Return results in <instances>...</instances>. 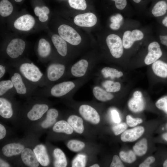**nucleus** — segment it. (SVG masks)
<instances>
[{
	"label": "nucleus",
	"mask_w": 167,
	"mask_h": 167,
	"mask_svg": "<svg viewBox=\"0 0 167 167\" xmlns=\"http://www.w3.org/2000/svg\"><path fill=\"white\" fill-rule=\"evenodd\" d=\"M90 167H100L99 165L97 164H95L90 166Z\"/></svg>",
	"instance_id": "obj_58"
},
{
	"label": "nucleus",
	"mask_w": 167,
	"mask_h": 167,
	"mask_svg": "<svg viewBox=\"0 0 167 167\" xmlns=\"http://www.w3.org/2000/svg\"><path fill=\"white\" fill-rule=\"evenodd\" d=\"M122 19V16L119 14L112 16L110 19V21L112 23L117 24H120Z\"/></svg>",
	"instance_id": "obj_47"
},
{
	"label": "nucleus",
	"mask_w": 167,
	"mask_h": 167,
	"mask_svg": "<svg viewBox=\"0 0 167 167\" xmlns=\"http://www.w3.org/2000/svg\"><path fill=\"white\" fill-rule=\"evenodd\" d=\"M119 156L122 161L128 163H132L136 160L135 154L132 150L127 152L121 151L119 153Z\"/></svg>",
	"instance_id": "obj_33"
},
{
	"label": "nucleus",
	"mask_w": 167,
	"mask_h": 167,
	"mask_svg": "<svg viewBox=\"0 0 167 167\" xmlns=\"http://www.w3.org/2000/svg\"><path fill=\"white\" fill-rule=\"evenodd\" d=\"M68 2L70 6L75 9L84 10L87 7L85 0H68Z\"/></svg>",
	"instance_id": "obj_36"
},
{
	"label": "nucleus",
	"mask_w": 167,
	"mask_h": 167,
	"mask_svg": "<svg viewBox=\"0 0 167 167\" xmlns=\"http://www.w3.org/2000/svg\"><path fill=\"white\" fill-rule=\"evenodd\" d=\"M86 156L85 155L79 154L73 160L72 166L73 167H84L85 166Z\"/></svg>",
	"instance_id": "obj_37"
},
{
	"label": "nucleus",
	"mask_w": 167,
	"mask_h": 167,
	"mask_svg": "<svg viewBox=\"0 0 167 167\" xmlns=\"http://www.w3.org/2000/svg\"><path fill=\"white\" fill-rule=\"evenodd\" d=\"M152 68L157 76L163 78L167 77V63L157 60L152 63Z\"/></svg>",
	"instance_id": "obj_23"
},
{
	"label": "nucleus",
	"mask_w": 167,
	"mask_h": 167,
	"mask_svg": "<svg viewBox=\"0 0 167 167\" xmlns=\"http://www.w3.org/2000/svg\"><path fill=\"white\" fill-rule=\"evenodd\" d=\"M14 88L11 79L2 80L0 82V96H2L7 91Z\"/></svg>",
	"instance_id": "obj_35"
},
{
	"label": "nucleus",
	"mask_w": 167,
	"mask_h": 167,
	"mask_svg": "<svg viewBox=\"0 0 167 167\" xmlns=\"http://www.w3.org/2000/svg\"><path fill=\"white\" fill-rule=\"evenodd\" d=\"M111 113L113 121L117 123H120L121 119L118 111L116 110H113L111 111Z\"/></svg>",
	"instance_id": "obj_48"
},
{
	"label": "nucleus",
	"mask_w": 167,
	"mask_h": 167,
	"mask_svg": "<svg viewBox=\"0 0 167 167\" xmlns=\"http://www.w3.org/2000/svg\"><path fill=\"white\" fill-rule=\"evenodd\" d=\"M163 166L164 167H167V159L165 161L163 164Z\"/></svg>",
	"instance_id": "obj_57"
},
{
	"label": "nucleus",
	"mask_w": 167,
	"mask_h": 167,
	"mask_svg": "<svg viewBox=\"0 0 167 167\" xmlns=\"http://www.w3.org/2000/svg\"><path fill=\"white\" fill-rule=\"evenodd\" d=\"M159 37L161 43L167 47V35H160Z\"/></svg>",
	"instance_id": "obj_51"
},
{
	"label": "nucleus",
	"mask_w": 167,
	"mask_h": 167,
	"mask_svg": "<svg viewBox=\"0 0 167 167\" xmlns=\"http://www.w3.org/2000/svg\"><path fill=\"white\" fill-rule=\"evenodd\" d=\"M33 151L39 163L41 165L46 166L49 164V158L44 145L41 144L38 145Z\"/></svg>",
	"instance_id": "obj_17"
},
{
	"label": "nucleus",
	"mask_w": 167,
	"mask_h": 167,
	"mask_svg": "<svg viewBox=\"0 0 167 167\" xmlns=\"http://www.w3.org/2000/svg\"><path fill=\"white\" fill-rule=\"evenodd\" d=\"M13 9L12 4L8 0H2L0 2V14L5 17L10 15Z\"/></svg>",
	"instance_id": "obj_31"
},
{
	"label": "nucleus",
	"mask_w": 167,
	"mask_h": 167,
	"mask_svg": "<svg viewBox=\"0 0 167 167\" xmlns=\"http://www.w3.org/2000/svg\"><path fill=\"white\" fill-rule=\"evenodd\" d=\"M67 122L77 133L82 134L83 132V121L80 117L75 115H71L68 118Z\"/></svg>",
	"instance_id": "obj_24"
},
{
	"label": "nucleus",
	"mask_w": 167,
	"mask_h": 167,
	"mask_svg": "<svg viewBox=\"0 0 167 167\" xmlns=\"http://www.w3.org/2000/svg\"><path fill=\"white\" fill-rule=\"evenodd\" d=\"M58 116V111L55 109H48L47 111L46 117L53 119H56Z\"/></svg>",
	"instance_id": "obj_46"
},
{
	"label": "nucleus",
	"mask_w": 167,
	"mask_h": 167,
	"mask_svg": "<svg viewBox=\"0 0 167 167\" xmlns=\"http://www.w3.org/2000/svg\"><path fill=\"white\" fill-rule=\"evenodd\" d=\"M114 1L116 7L118 9H123L127 5L126 0H111Z\"/></svg>",
	"instance_id": "obj_45"
},
{
	"label": "nucleus",
	"mask_w": 167,
	"mask_h": 167,
	"mask_svg": "<svg viewBox=\"0 0 167 167\" xmlns=\"http://www.w3.org/2000/svg\"><path fill=\"white\" fill-rule=\"evenodd\" d=\"M143 37V33L139 30L135 29L131 32L126 31L124 32L123 36V46L125 49H129L135 41L142 40Z\"/></svg>",
	"instance_id": "obj_10"
},
{
	"label": "nucleus",
	"mask_w": 167,
	"mask_h": 167,
	"mask_svg": "<svg viewBox=\"0 0 167 167\" xmlns=\"http://www.w3.org/2000/svg\"><path fill=\"white\" fill-rule=\"evenodd\" d=\"M167 10V3L164 1L157 2L154 6L152 12L155 17H159L164 15Z\"/></svg>",
	"instance_id": "obj_28"
},
{
	"label": "nucleus",
	"mask_w": 167,
	"mask_h": 167,
	"mask_svg": "<svg viewBox=\"0 0 167 167\" xmlns=\"http://www.w3.org/2000/svg\"><path fill=\"white\" fill-rule=\"evenodd\" d=\"M25 46L26 43L24 40L19 38L14 39L8 45L6 53L11 58H16L23 54Z\"/></svg>",
	"instance_id": "obj_4"
},
{
	"label": "nucleus",
	"mask_w": 167,
	"mask_h": 167,
	"mask_svg": "<svg viewBox=\"0 0 167 167\" xmlns=\"http://www.w3.org/2000/svg\"><path fill=\"white\" fill-rule=\"evenodd\" d=\"M48 109L49 106L46 104H36L28 112L27 117L32 121L37 120L40 118Z\"/></svg>",
	"instance_id": "obj_14"
},
{
	"label": "nucleus",
	"mask_w": 167,
	"mask_h": 167,
	"mask_svg": "<svg viewBox=\"0 0 167 167\" xmlns=\"http://www.w3.org/2000/svg\"><path fill=\"white\" fill-rule=\"evenodd\" d=\"M35 24L34 17L31 15L26 14L17 19L14 23V26L18 30L28 31L34 27Z\"/></svg>",
	"instance_id": "obj_12"
},
{
	"label": "nucleus",
	"mask_w": 167,
	"mask_h": 167,
	"mask_svg": "<svg viewBox=\"0 0 167 167\" xmlns=\"http://www.w3.org/2000/svg\"><path fill=\"white\" fill-rule=\"evenodd\" d=\"M103 85L105 90L109 92H117L119 91L121 87V84L119 82L109 80L104 81Z\"/></svg>",
	"instance_id": "obj_32"
},
{
	"label": "nucleus",
	"mask_w": 167,
	"mask_h": 167,
	"mask_svg": "<svg viewBox=\"0 0 167 167\" xmlns=\"http://www.w3.org/2000/svg\"><path fill=\"white\" fill-rule=\"evenodd\" d=\"M148 53L144 61L145 64L147 65L152 64L162 55L160 45L157 42L153 41L150 43L148 46Z\"/></svg>",
	"instance_id": "obj_8"
},
{
	"label": "nucleus",
	"mask_w": 167,
	"mask_h": 167,
	"mask_svg": "<svg viewBox=\"0 0 167 167\" xmlns=\"http://www.w3.org/2000/svg\"><path fill=\"white\" fill-rule=\"evenodd\" d=\"M126 122L127 124L130 127H134L138 124L141 123L143 121L139 118H133L130 115L126 117Z\"/></svg>",
	"instance_id": "obj_40"
},
{
	"label": "nucleus",
	"mask_w": 167,
	"mask_h": 167,
	"mask_svg": "<svg viewBox=\"0 0 167 167\" xmlns=\"http://www.w3.org/2000/svg\"><path fill=\"white\" fill-rule=\"evenodd\" d=\"M12 82L14 88L16 92L20 95H24L27 93V88L25 84L22 75L19 73H14L10 79Z\"/></svg>",
	"instance_id": "obj_16"
},
{
	"label": "nucleus",
	"mask_w": 167,
	"mask_h": 167,
	"mask_svg": "<svg viewBox=\"0 0 167 167\" xmlns=\"http://www.w3.org/2000/svg\"><path fill=\"white\" fill-rule=\"evenodd\" d=\"M24 149V146L19 143H10L4 146L2 148L3 154L7 157H11L21 153Z\"/></svg>",
	"instance_id": "obj_19"
},
{
	"label": "nucleus",
	"mask_w": 167,
	"mask_h": 167,
	"mask_svg": "<svg viewBox=\"0 0 167 167\" xmlns=\"http://www.w3.org/2000/svg\"><path fill=\"white\" fill-rule=\"evenodd\" d=\"M110 28L113 30H118L120 27V24H119L112 23L110 25Z\"/></svg>",
	"instance_id": "obj_53"
},
{
	"label": "nucleus",
	"mask_w": 167,
	"mask_h": 167,
	"mask_svg": "<svg viewBox=\"0 0 167 167\" xmlns=\"http://www.w3.org/2000/svg\"><path fill=\"white\" fill-rule=\"evenodd\" d=\"M15 1L17 2H21L22 0H15Z\"/></svg>",
	"instance_id": "obj_60"
},
{
	"label": "nucleus",
	"mask_w": 167,
	"mask_h": 167,
	"mask_svg": "<svg viewBox=\"0 0 167 167\" xmlns=\"http://www.w3.org/2000/svg\"><path fill=\"white\" fill-rule=\"evenodd\" d=\"M155 161V158L153 156H149L139 165V167H149L150 165Z\"/></svg>",
	"instance_id": "obj_44"
},
{
	"label": "nucleus",
	"mask_w": 167,
	"mask_h": 167,
	"mask_svg": "<svg viewBox=\"0 0 167 167\" xmlns=\"http://www.w3.org/2000/svg\"><path fill=\"white\" fill-rule=\"evenodd\" d=\"M103 76L105 78L110 77L112 79L119 78L123 75V73L116 69L105 67L102 68L101 71Z\"/></svg>",
	"instance_id": "obj_30"
},
{
	"label": "nucleus",
	"mask_w": 167,
	"mask_h": 167,
	"mask_svg": "<svg viewBox=\"0 0 167 167\" xmlns=\"http://www.w3.org/2000/svg\"><path fill=\"white\" fill-rule=\"evenodd\" d=\"M48 19V17L47 14L42 13L39 16V19L41 22L46 21Z\"/></svg>",
	"instance_id": "obj_50"
},
{
	"label": "nucleus",
	"mask_w": 167,
	"mask_h": 167,
	"mask_svg": "<svg viewBox=\"0 0 167 167\" xmlns=\"http://www.w3.org/2000/svg\"><path fill=\"white\" fill-rule=\"evenodd\" d=\"M144 131V128L142 126L125 131L121 135V140L124 142L134 141L141 137Z\"/></svg>",
	"instance_id": "obj_13"
},
{
	"label": "nucleus",
	"mask_w": 167,
	"mask_h": 167,
	"mask_svg": "<svg viewBox=\"0 0 167 167\" xmlns=\"http://www.w3.org/2000/svg\"><path fill=\"white\" fill-rule=\"evenodd\" d=\"M79 110L80 114L86 121L95 124L99 122V115L92 107L87 105H83L79 107Z\"/></svg>",
	"instance_id": "obj_5"
},
{
	"label": "nucleus",
	"mask_w": 167,
	"mask_h": 167,
	"mask_svg": "<svg viewBox=\"0 0 167 167\" xmlns=\"http://www.w3.org/2000/svg\"><path fill=\"white\" fill-rule=\"evenodd\" d=\"M51 40L59 54L62 56H65L67 52V47L66 41L60 36L57 34L53 35Z\"/></svg>",
	"instance_id": "obj_20"
},
{
	"label": "nucleus",
	"mask_w": 167,
	"mask_h": 167,
	"mask_svg": "<svg viewBox=\"0 0 167 167\" xmlns=\"http://www.w3.org/2000/svg\"><path fill=\"white\" fill-rule=\"evenodd\" d=\"M97 21L96 15L91 12L79 14L76 15L74 19L75 24L82 27H92L96 24Z\"/></svg>",
	"instance_id": "obj_7"
},
{
	"label": "nucleus",
	"mask_w": 167,
	"mask_h": 167,
	"mask_svg": "<svg viewBox=\"0 0 167 167\" xmlns=\"http://www.w3.org/2000/svg\"><path fill=\"white\" fill-rule=\"evenodd\" d=\"M53 130L56 132L64 133L70 135L73 132L74 130L68 122L64 120H61L54 125Z\"/></svg>",
	"instance_id": "obj_25"
},
{
	"label": "nucleus",
	"mask_w": 167,
	"mask_h": 167,
	"mask_svg": "<svg viewBox=\"0 0 167 167\" xmlns=\"http://www.w3.org/2000/svg\"><path fill=\"white\" fill-rule=\"evenodd\" d=\"M51 52L50 43L45 39H41L39 41L37 48L39 56L42 58H45L49 56Z\"/></svg>",
	"instance_id": "obj_27"
},
{
	"label": "nucleus",
	"mask_w": 167,
	"mask_h": 167,
	"mask_svg": "<svg viewBox=\"0 0 167 167\" xmlns=\"http://www.w3.org/2000/svg\"><path fill=\"white\" fill-rule=\"evenodd\" d=\"M6 130L5 127L1 124H0V139H3L6 135Z\"/></svg>",
	"instance_id": "obj_49"
},
{
	"label": "nucleus",
	"mask_w": 167,
	"mask_h": 167,
	"mask_svg": "<svg viewBox=\"0 0 167 167\" xmlns=\"http://www.w3.org/2000/svg\"><path fill=\"white\" fill-rule=\"evenodd\" d=\"M56 121V119H53L46 117L45 119L42 122L41 126L44 128H48L53 125Z\"/></svg>",
	"instance_id": "obj_43"
},
{
	"label": "nucleus",
	"mask_w": 167,
	"mask_h": 167,
	"mask_svg": "<svg viewBox=\"0 0 167 167\" xmlns=\"http://www.w3.org/2000/svg\"><path fill=\"white\" fill-rule=\"evenodd\" d=\"M34 12L36 16H39L42 13L48 14L49 13V8L46 6H43L41 8L39 6H36L34 8Z\"/></svg>",
	"instance_id": "obj_42"
},
{
	"label": "nucleus",
	"mask_w": 167,
	"mask_h": 167,
	"mask_svg": "<svg viewBox=\"0 0 167 167\" xmlns=\"http://www.w3.org/2000/svg\"><path fill=\"white\" fill-rule=\"evenodd\" d=\"M107 45L112 56L117 58H120L123 53V45L120 37L114 34L108 35L106 39Z\"/></svg>",
	"instance_id": "obj_3"
},
{
	"label": "nucleus",
	"mask_w": 167,
	"mask_h": 167,
	"mask_svg": "<svg viewBox=\"0 0 167 167\" xmlns=\"http://www.w3.org/2000/svg\"><path fill=\"white\" fill-rule=\"evenodd\" d=\"M21 157L23 163L30 167H37L39 162L33 151L29 148H24L21 153Z\"/></svg>",
	"instance_id": "obj_15"
},
{
	"label": "nucleus",
	"mask_w": 167,
	"mask_h": 167,
	"mask_svg": "<svg viewBox=\"0 0 167 167\" xmlns=\"http://www.w3.org/2000/svg\"><path fill=\"white\" fill-rule=\"evenodd\" d=\"M54 157V165L56 167H66L67 161L65 155L63 151L59 148L55 149L53 152Z\"/></svg>",
	"instance_id": "obj_26"
},
{
	"label": "nucleus",
	"mask_w": 167,
	"mask_h": 167,
	"mask_svg": "<svg viewBox=\"0 0 167 167\" xmlns=\"http://www.w3.org/2000/svg\"><path fill=\"white\" fill-rule=\"evenodd\" d=\"M127 128V126L125 123H119L112 128L113 131L116 135L120 134L124 132Z\"/></svg>",
	"instance_id": "obj_38"
},
{
	"label": "nucleus",
	"mask_w": 167,
	"mask_h": 167,
	"mask_svg": "<svg viewBox=\"0 0 167 167\" xmlns=\"http://www.w3.org/2000/svg\"><path fill=\"white\" fill-rule=\"evenodd\" d=\"M111 167H123L124 165L121 161L119 156L117 155H114L112 161L110 165Z\"/></svg>",
	"instance_id": "obj_41"
},
{
	"label": "nucleus",
	"mask_w": 167,
	"mask_h": 167,
	"mask_svg": "<svg viewBox=\"0 0 167 167\" xmlns=\"http://www.w3.org/2000/svg\"><path fill=\"white\" fill-rule=\"evenodd\" d=\"M13 114L12 104L7 99L3 97L0 98V115L3 118H9Z\"/></svg>",
	"instance_id": "obj_21"
},
{
	"label": "nucleus",
	"mask_w": 167,
	"mask_h": 167,
	"mask_svg": "<svg viewBox=\"0 0 167 167\" xmlns=\"http://www.w3.org/2000/svg\"><path fill=\"white\" fill-rule=\"evenodd\" d=\"M19 70L22 76L31 82L36 83L39 81L43 74L38 67L32 62H24L19 66Z\"/></svg>",
	"instance_id": "obj_1"
},
{
	"label": "nucleus",
	"mask_w": 167,
	"mask_h": 167,
	"mask_svg": "<svg viewBox=\"0 0 167 167\" xmlns=\"http://www.w3.org/2000/svg\"><path fill=\"white\" fill-rule=\"evenodd\" d=\"M155 104L158 109L167 113V96L158 100Z\"/></svg>",
	"instance_id": "obj_39"
},
{
	"label": "nucleus",
	"mask_w": 167,
	"mask_h": 167,
	"mask_svg": "<svg viewBox=\"0 0 167 167\" xmlns=\"http://www.w3.org/2000/svg\"><path fill=\"white\" fill-rule=\"evenodd\" d=\"M147 148V141L145 138H143L137 142L133 147L134 152L136 155L139 156H141L145 154Z\"/></svg>",
	"instance_id": "obj_29"
},
{
	"label": "nucleus",
	"mask_w": 167,
	"mask_h": 167,
	"mask_svg": "<svg viewBox=\"0 0 167 167\" xmlns=\"http://www.w3.org/2000/svg\"><path fill=\"white\" fill-rule=\"evenodd\" d=\"M92 92L95 98L98 100L102 102L110 100L114 97V96L111 92L107 91L98 86L94 87Z\"/></svg>",
	"instance_id": "obj_22"
},
{
	"label": "nucleus",
	"mask_w": 167,
	"mask_h": 167,
	"mask_svg": "<svg viewBox=\"0 0 167 167\" xmlns=\"http://www.w3.org/2000/svg\"><path fill=\"white\" fill-rule=\"evenodd\" d=\"M162 23L164 25L167 27V16L163 20Z\"/></svg>",
	"instance_id": "obj_55"
},
{
	"label": "nucleus",
	"mask_w": 167,
	"mask_h": 167,
	"mask_svg": "<svg viewBox=\"0 0 167 167\" xmlns=\"http://www.w3.org/2000/svg\"><path fill=\"white\" fill-rule=\"evenodd\" d=\"M59 36L66 41L74 45L79 44L81 38L79 34L73 28L66 24H62L58 28Z\"/></svg>",
	"instance_id": "obj_2"
},
{
	"label": "nucleus",
	"mask_w": 167,
	"mask_h": 167,
	"mask_svg": "<svg viewBox=\"0 0 167 167\" xmlns=\"http://www.w3.org/2000/svg\"><path fill=\"white\" fill-rule=\"evenodd\" d=\"M6 71L5 67L2 64L0 65V78L1 79L4 75Z\"/></svg>",
	"instance_id": "obj_52"
},
{
	"label": "nucleus",
	"mask_w": 167,
	"mask_h": 167,
	"mask_svg": "<svg viewBox=\"0 0 167 167\" xmlns=\"http://www.w3.org/2000/svg\"><path fill=\"white\" fill-rule=\"evenodd\" d=\"M133 1L135 3H139L141 1V0H133Z\"/></svg>",
	"instance_id": "obj_59"
},
{
	"label": "nucleus",
	"mask_w": 167,
	"mask_h": 167,
	"mask_svg": "<svg viewBox=\"0 0 167 167\" xmlns=\"http://www.w3.org/2000/svg\"><path fill=\"white\" fill-rule=\"evenodd\" d=\"M75 86V84L72 81L63 82L53 86L50 90V93L53 96L61 97L70 92Z\"/></svg>",
	"instance_id": "obj_6"
},
{
	"label": "nucleus",
	"mask_w": 167,
	"mask_h": 167,
	"mask_svg": "<svg viewBox=\"0 0 167 167\" xmlns=\"http://www.w3.org/2000/svg\"><path fill=\"white\" fill-rule=\"evenodd\" d=\"M162 137L167 142V132L163 134L162 135Z\"/></svg>",
	"instance_id": "obj_56"
},
{
	"label": "nucleus",
	"mask_w": 167,
	"mask_h": 167,
	"mask_svg": "<svg viewBox=\"0 0 167 167\" xmlns=\"http://www.w3.org/2000/svg\"><path fill=\"white\" fill-rule=\"evenodd\" d=\"M65 70V66L63 64L57 63L51 64L47 68V78L50 81H56L62 76Z\"/></svg>",
	"instance_id": "obj_9"
},
{
	"label": "nucleus",
	"mask_w": 167,
	"mask_h": 167,
	"mask_svg": "<svg viewBox=\"0 0 167 167\" xmlns=\"http://www.w3.org/2000/svg\"><path fill=\"white\" fill-rule=\"evenodd\" d=\"M130 109L134 113H139L144 109L145 103L142 92L139 91H135L132 97L129 101L128 104Z\"/></svg>",
	"instance_id": "obj_11"
},
{
	"label": "nucleus",
	"mask_w": 167,
	"mask_h": 167,
	"mask_svg": "<svg viewBox=\"0 0 167 167\" xmlns=\"http://www.w3.org/2000/svg\"><path fill=\"white\" fill-rule=\"evenodd\" d=\"M0 167H10V165L7 162L0 159Z\"/></svg>",
	"instance_id": "obj_54"
},
{
	"label": "nucleus",
	"mask_w": 167,
	"mask_h": 167,
	"mask_svg": "<svg viewBox=\"0 0 167 167\" xmlns=\"http://www.w3.org/2000/svg\"><path fill=\"white\" fill-rule=\"evenodd\" d=\"M84 143L76 140H70L67 143L68 148L71 151L78 152L82 150L85 147Z\"/></svg>",
	"instance_id": "obj_34"
},
{
	"label": "nucleus",
	"mask_w": 167,
	"mask_h": 167,
	"mask_svg": "<svg viewBox=\"0 0 167 167\" xmlns=\"http://www.w3.org/2000/svg\"><path fill=\"white\" fill-rule=\"evenodd\" d=\"M88 66V61L82 59L75 63L71 68V72L74 76L79 77L84 76L86 73Z\"/></svg>",
	"instance_id": "obj_18"
}]
</instances>
